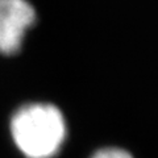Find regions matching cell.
<instances>
[{"label": "cell", "mask_w": 158, "mask_h": 158, "mask_svg": "<svg viewBox=\"0 0 158 158\" xmlns=\"http://www.w3.org/2000/svg\"><path fill=\"white\" fill-rule=\"evenodd\" d=\"M90 158H135L129 152L120 146H104L94 152Z\"/></svg>", "instance_id": "3"}, {"label": "cell", "mask_w": 158, "mask_h": 158, "mask_svg": "<svg viewBox=\"0 0 158 158\" xmlns=\"http://www.w3.org/2000/svg\"><path fill=\"white\" fill-rule=\"evenodd\" d=\"M15 145L27 158L57 157L67 138V123L56 104L32 102L23 104L11 117Z\"/></svg>", "instance_id": "1"}, {"label": "cell", "mask_w": 158, "mask_h": 158, "mask_svg": "<svg viewBox=\"0 0 158 158\" xmlns=\"http://www.w3.org/2000/svg\"><path fill=\"white\" fill-rule=\"evenodd\" d=\"M36 21V9L28 0H0V54H17Z\"/></svg>", "instance_id": "2"}]
</instances>
